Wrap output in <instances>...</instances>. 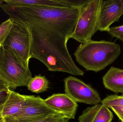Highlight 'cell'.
Returning <instances> with one entry per match:
<instances>
[{
	"label": "cell",
	"mask_w": 123,
	"mask_h": 122,
	"mask_svg": "<svg viewBox=\"0 0 123 122\" xmlns=\"http://www.w3.org/2000/svg\"><path fill=\"white\" fill-rule=\"evenodd\" d=\"M13 21L10 18L0 25V48L3 46L13 27Z\"/></svg>",
	"instance_id": "16"
},
{
	"label": "cell",
	"mask_w": 123,
	"mask_h": 122,
	"mask_svg": "<svg viewBox=\"0 0 123 122\" xmlns=\"http://www.w3.org/2000/svg\"><path fill=\"white\" fill-rule=\"evenodd\" d=\"M107 32L113 37L117 38L123 42V24L110 27Z\"/></svg>",
	"instance_id": "20"
},
{
	"label": "cell",
	"mask_w": 123,
	"mask_h": 122,
	"mask_svg": "<svg viewBox=\"0 0 123 122\" xmlns=\"http://www.w3.org/2000/svg\"><path fill=\"white\" fill-rule=\"evenodd\" d=\"M123 15V0H102L99 14L98 30L107 32L110 26L119 21Z\"/></svg>",
	"instance_id": "9"
},
{
	"label": "cell",
	"mask_w": 123,
	"mask_h": 122,
	"mask_svg": "<svg viewBox=\"0 0 123 122\" xmlns=\"http://www.w3.org/2000/svg\"><path fill=\"white\" fill-rule=\"evenodd\" d=\"M17 23L26 26L29 31L31 58L40 61L50 71L84 75V72L76 66L68 50L69 39L57 28L40 21Z\"/></svg>",
	"instance_id": "1"
},
{
	"label": "cell",
	"mask_w": 123,
	"mask_h": 122,
	"mask_svg": "<svg viewBox=\"0 0 123 122\" xmlns=\"http://www.w3.org/2000/svg\"><path fill=\"white\" fill-rule=\"evenodd\" d=\"M4 104L0 106V122H4V119L2 115V110Z\"/></svg>",
	"instance_id": "24"
},
{
	"label": "cell",
	"mask_w": 123,
	"mask_h": 122,
	"mask_svg": "<svg viewBox=\"0 0 123 122\" xmlns=\"http://www.w3.org/2000/svg\"><path fill=\"white\" fill-rule=\"evenodd\" d=\"M91 0H54L67 8H81L86 5Z\"/></svg>",
	"instance_id": "18"
},
{
	"label": "cell",
	"mask_w": 123,
	"mask_h": 122,
	"mask_svg": "<svg viewBox=\"0 0 123 122\" xmlns=\"http://www.w3.org/2000/svg\"><path fill=\"white\" fill-rule=\"evenodd\" d=\"M3 1H4V0H0V4H2V2Z\"/></svg>",
	"instance_id": "26"
},
{
	"label": "cell",
	"mask_w": 123,
	"mask_h": 122,
	"mask_svg": "<svg viewBox=\"0 0 123 122\" xmlns=\"http://www.w3.org/2000/svg\"><path fill=\"white\" fill-rule=\"evenodd\" d=\"M2 47L11 52L22 67L30 70L31 37L26 26L13 21V27Z\"/></svg>",
	"instance_id": "4"
},
{
	"label": "cell",
	"mask_w": 123,
	"mask_h": 122,
	"mask_svg": "<svg viewBox=\"0 0 123 122\" xmlns=\"http://www.w3.org/2000/svg\"><path fill=\"white\" fill-rule=\"evenodd\" d=\"M66 117L61 114H55L52 116H50L46 118L34 121L25 122H59L66 119ZM4 122H18L15 121H5Z\"/></svg>",
	"instance_id": "19"
},
{
	"label": "cell",
	"mask_w": 123,
	"mask_h": 122,
	"mask_svg": "<svg viewBox=\"0 0 123 122\" xmlns=\"http://www.w3.org/2000/svg\"><path fill=\"white\" fill-rule=\"evenodd\" d=\"M11 90L9 91H0V106L3 105L7 100Z\"/></svg>",
	"instance_id": "22"
},
{
	"label": "cell",
	"mask_w": 123,
	"mask_h": 122,
	"mask_svg": "<svg viewBox=\"0 0 123 122\" xmlns=\"http://www.w3.org/2000/svg\"><path fill=\"white\" fill-rule=\"evenodd\" d=\"M10 90L6 82L0 76V91H9Z\"/></svg>",
	"instance_id": "23"
},
{
	"label": "cell",
	"mask_w": 123,
	"mask_h": 122,
	"mask_svg": "<svg viewBox=\"0 0 123 122\" xmlns=\"http://www.w3.org/2000/svg\"><path fill=\"white\" fill-rule=\"evenodd\" d=\"M0 7L14 22H45L54 26L68 39L75 30L81 10V8L18 6L7 4H1Z\"/></svg>",
	"instance_id": "2"
},
{
	"label": "cell",
	"mask_w": 123,
	"mask_h": 122,
	"mask_svg": "<svg viewBox=\"0 0 123 122\" xmlns=\"http://www.w3.org/2000/svg\"></svg>",
	"instance_id": "27"
},
{
	"label": "cell",
	"mask_w": 123,
	"mask_h": 122,
	"mask_svg": "<svg viewBox=\"0 0 123 122\" xmlns=\"http://www.w3.org/2000/svg\"><path fill=\"white\" fill-rule=\"evenodd\" d=\"M112 112L102 104L87 107L79 117V122H112Z\"/></svg>",
	"instance_id": "11"
},
{
	"label": "cell",
	"mask_w": 123,
	"mask_h": 122,
	"mask_svg": "<svg viewBox=\"0 0 123 122\" xmlns=\"http://www.w3.org/2000/svg\"><path fill=\"white\" fill-rule=\"evenodd\" d=\"M121 53L120 46L105 40L81 44L74 55L76 61L86 71L98 72L113 63Z\"/></svg>",
	"instance_id": "3"
},
{
	"label": "cell",
	"mask_w": 123,
	"mask_h": 122,
	"mask_svg": "<svg viewBox=\"0 0 123 122\" xmlns=\"http://www.w3.org/2000/svg\"><path fill=\"white\" fill-rule=\"evenodd\" d=\"M102 0H91L81 8L80 15L71 38L84 44L92 40L98 31V22Z\"/></svg>",
	"instance_id": "6"
},
{
	"label": "cell",
	"mask_w": 123,
	"mask_h": 122,
	"mask_svg": "<svg viewBox=\"0 0 123 122\" xmlns=\"http://www.w3.org/2000/svg\"><path fill=\"white\" fill-rule=\"evenodd\" d=\"M108 108L111 109L121 122H123V107L112 106L109 107Z\"/></svg>",
	"instance_id": "21"
},
{
	"label": "cell",
	"mask_w": 123,
	"mask_h": 122,
	"mask_svg": "<svg viewBox=\"0 0 123 122\" xmlns=\"http://www.w3.org/2000/svg\"><path fill=\"white\" fill-rule=\"evenodd\" d=\"M44 101L49 107L67 119H75L77 102L66 94H54L44 100Z\"/></svg>",
	"instance_id": "10"
},
{
	"label": "cell",
	"mask_w": 123,
	"mask_h": 122,
	"mask_svg": "<svg viewBox=\"0 0 123 122\" xmlns=\"http://www.w3.org/2000/svg\"><path fill=\"white\" fill-rule=\"evenodd\" d=\"M64 82L65 94L76 102L94 105L101 102L97 91L79 79L70 76Z\"/></svg>",
	"instance_id": "8"
},
{
	"label": "cell",
	"mask_w": 123,
	"mask_h": 122,
	"mask_svg": "<svg viewBox=\"0 0 123 122\" xmlns=\"http://www.w3.org/2000/svg\"><path fill=\"white\" fill-rule=\"evenodd\" d=\"M49 82L45 76L36 75L30 80L27 86L28 89L36 94L42 93L49 88Z\"/></svg>",
	"instance_id": "15"
},
{
	"label": "cell",
	"mask_w": 123,
	"mask_h": 122,
	"mask_svg": "<svg viewBox=\"0 0 123 122\" xmlns=\"http://www.w3.org/2000/svg\"><path fill=\"white\" fill-rule=\"evenodd\" d=\"M105 87L116 93H123V69L111 67L103 76Z\"/></svg>",
	"instance_id": "12"
},
{
	"label": "cell",
	"mask_w": 123,
	"mask_h": 122,
	"mask_svg": "<svg viewBox=\"0 0 123 122\" xmlns=\"http://www.w3.org/2000/svg\"><path fill=\"white\" fill-rule=\"evenodd\" d=\"M58 114L49 107L39 96L26 95L21 111L14 117L4 118L5 121L25 122L46 118Z\"/></svg>",
	"instance_id": "7"
},
{
	"label": "cell",
	"mask_w": 123,
	"mask_h": 122,
	"mask_svg": "<svg viewBox=\"0 0 123 122\" xmlns=\"http://www.w3.org/2000/svg\"><path fill=\"white\" fill-rule=\"evenodd\" d=\"M22 95L11 90L10 94L4 103L2 110L4 118L14 117L21 111L26 99Z\"/></svg>",
	"instance_id": "13"
},
{
	"label": "cell",
	"mask_w": 123,
	"mask_h": 122,
	"mask_svg": "<svg viewBox=\"0 0 123 122\" xmlns=\"http://www.w3.org/2000/svg\"><path fill=\"white\" fill-rule=\"evenodd\" d=\"M100 102L108 107L112 106L123 107V94L109 95L103 99Z\"/></svg>",
	"instance_id": "17"
},
{
	"label": "cell",
	"mask_w": 123,
	"mask_h": 122,
	"mask_svg": "<svg viewBox=\"0 0 123 122\" xmlns=\"http://www.w3.org/2000/svg\"><path fill=\"white\" fill-rule=\"evenodd\" d=\"M0 76L9 89L26 86L32 78L30 70L22 67L11 52L0 48Z\"/></svg>",
	"instance_id": "5"
},
{
	"label": "cell",
	"mask_w": 123,
	"mask_h": 122,
	"mask_svg": "<svg viewBox=\"0 0 123 122\" xmlns=\"http://www.w3.org/2000/svg\"><path fill=\"white\" fill-rule=\"evenodd\" d=\"M59 122H69V119L66 118V119H64L63 120Z\"/></svg>",
	"instance_id": "25"
},
{
	"label": "cell",
	"mask_w": 123,
	"mask_h": 122,
	"mask_svg": "<svg viewBox=\"0 0 123 122\" xmlns=\"http://www.w3.org/2000/svg\"><path fill=\"white\" fill-rule=\"evenodd\" d=\"M7 4L18 6H48L65 7L54 0H5Z\"/></svg>",
	"instance_id": "14"
}]
</instances>
